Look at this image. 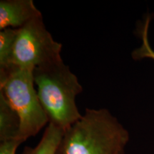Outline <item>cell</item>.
I'll return each instance as SVG.
<instances>
[{
  "label": "cell",
  "mask_w": 154,
  "mask_h": 154,
  "mask_svg": "<svg viewBox=\"0 0 154 154\" xmlns=\"http://www.w3.org/2000/svg\"><path fill=\"white\" fill-rule=\"evenodd\" d=\"M129 134L106 109H86L64 131L61 154H124Z\"/></svg>",
  "instance_id": "cell-1"
},
{
  "label": "cell",
  "mask_w": 154,
  "mask_h": 154,
  "mask_svg": "<svg viewBox=\"0 0 154 154\" xmlns=\"http://www.w3.org/2000/svg\"><path fill=\"white\" fill-rule=\"evenodd\" d=\"M34 79L49 123L65 131L82 117L76 97L82 93L83 87L63 60L36 67Z\"/></svg>",
  "instance_id": "cell-2"
},
{
  "label": "cell",
  "mask_w": 154,
  "mask_h": 154,
  "mask_svg": "<svg viewBox=\"0 0 154 154\" xmlns=\"http://www.w3.org/2000/svg\"><path fill=\"white\" fill-rule=\"evenodd\" d=\"M34 85L33 69L11 65L0 70V93L19 116V139L23 142L49 122Z\"/></svg>",
  "instance_id": "cell-3"
},
{
  "label": "cell",
  "mask_w": 154,
  "mask_h": 154,
  "mask_svg": "<svg viewBox=\"0 0 154 154\" xmlns=\"http://www.w3.org/2000/svg\"><path fill=\"white\" fill-rule=\"evenodd\" d=\"M62 44L54 39L43 17L34 19L17 29L11 65L34 70L36 67L62 60Z\"/></svg>",
  "instance_id": "cell-4"
},
{
  "label": "cell",
  "mask_w": 154,
  "mask_h": 154,
  "mask_svg": "<svg viewBox=\"0 0 154 154\" xmlns=\"http://www.w3.org/2000/svg\"><path fill=\"white\" fill-rule=\"evenodd\" d=\"M42 14L33 0H1L0 30L19 29Z\"/></svg>",
  "instance_id": "cell-5"
},
{
  "label": "cell",
  "mask_w": 154,
  "mask_h": 154,
  "mask_svg": "<svg viewBox=\"0 0 154 154\" xmlns=\"http://www.w3.org/2000/svg\"><path fill=\"white\" fill-rule=\"evenodd\" d=\"M20 120L16 111L0 93V141L19 139Z\"/></svg>",
  "instance_id": "cell-6"
},
{
  "label": "cell",
  "mask_w": 154,
  "mask_h": 154,
  "mask_svg": "<svg viewBox=\"0 0 154 154\" xmlns=\"http://www.w3.org/2000/svg\"><path fill=\"white\" fill-rule=\"evenodd\" d=\"M63 134L64 131L49 123L39 143L34 148L26 147L22 154H57Z\"/></svg>",
  "instance_id": "cell-7"
},
{
  "label": "cell",
  "mask_w": 154,
  "mask_h": 154,
  "mask_svg": "<svg viewBox=\"0 0 154 154\" xmlns=\"http://www.w3.org/2000/svg\"><path fill=\"white\" fill-rule=\"evenodd\" d=\"M17 29H5L0 30V70L11 66V56Z\"/></svg>",
  "instance_id": "cell-8"
},
{
  "label": "cell",
  "mask_w": 154,
  "mask_h": 154,
  "mask_svg": "<svg viewBox=\"0 0 154 154\" xmlns=\"http://www.w3.org/2000/svg\"><path fill=\"white\" fill-rule=\"evenodd\" d=\"M151 21V17L149 15L146 17L145 22L142 24L140 30L142 44L140 47L135 49L132 52V57L135 60L151 59L154 61V50L151 48L149 41V29Z\"/></svg>",
  "instance_id": "cell-9"
},
{
  "label": "cell",
  "mask_w": 154,
  "mask_h": 154,
  "mask_svg": "<svg viewBox=\"0 0 154 154\" xmlns=\"http://www.w3.org/2000/svg\"><path fill=\"white\" fill-rule=\"evenodd\" d=\"M22 143L18 139L2 142L0 144V154H16L17 148Z\"/></svg>",
  "instance_id": "cell-10"
},
{
  "label": "cell",
  "mask_w": 154,
  "mask_h": 154,
  "mask_svg": "<svg viewBox=\"0 0 154 154\" xmlns=\"http://www.w3.org/2000/svg\"><path fill=\"white\" fill-rule=\"evenodd\" d=\"M57 154H61L60 153H59V150H58V151L57 152Z\"/></svg>",
  "instance_id": "cell-11"
}]
</instances>
